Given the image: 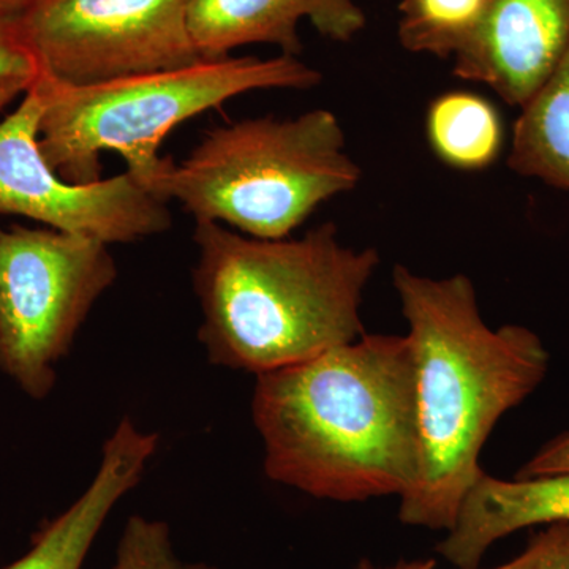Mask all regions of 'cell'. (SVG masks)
<instances>
[{
  "label": "cell",
  "mask_w": 569,
  "mask_h": 569,
  "mask_svg": "<svg viewBox=\"0 0 569 569\" xmlns=\"http://www.w3.org/2000/svg\"><path fill=\"white\" fill-rule=\"evenodd\" d=\"M264 473L316 498L403 497L419 477L417 376L407 336H362L257 377Z\"/></svg>",
  "instance_id": "obj_1"
},
{
  "label": "cell",
  "mask_w": 569,
  "mask_h": 569,
  "mask_svg": "<svg viewBox=\"0 0 569 569\" xmlns=\"http://www.w3.org/2000/svg\"><path fill=\"white\" fill-rule=\"evenodd\" d=\"M392 283L410 329L421 445L418 481L400 497L399 519L448 531L482 473L479 456L493 427L542 383L549 351L526 326L490 328L470 277L433 279L399 264Z\"/></svg>",
  "instance_id": "obj_2"
},
{
  "label": "cell",
  "mask_w": 569,
  "mask_h": 569,
  "mask_svg": "<svg viewBox=\"0 0 569 569\" xmlns=\"http://www.w3.org/2000/svg\"><path fill=\"white\" fill-rule=\"evenodd\" d=\"M200 342L212 365L263 376L366 335L362 293L376 249L340 242L335 223L301 238L258 239L194 222Z\"/></svg>",
  "instance_id": "obj_3"
},
{
  "label": "cell",
  "mask_w": 569,
  "mask_h": 569,
  "mask_svg": "<svg viewBox=\"0 0 569 569\" xmlns=\"http://www.w3.org/2000/svg\"><path fill=\"white\" fill-rule=\"evenodd\" d=\"M361 178L342 123L318 108L293 119L264 116L213 127L187 159L164 157L142 183L167 203L178 201L194 222L283 239Z\"/></svg>",
  "instance_id": "obj_4"
},
{
  "label": "cell",
  "mask_w": 569,
  "mask_h": 569,
  "mask_svg": "<svg viewBox=\"0 0 569 569\" xmlns=\"http://www.w3.org/2000/svg\"><path fill=\"white\" fill-rule=\"evenodd\" d=\"M321 80L320 71L287 54L203 59L181 69L89 86L63 84L39 71L44 96L39 144L66 181H99L100 157L116 152L126 160L127 171L144 182L162 167L159 149L164 138L194 116L242 93L309 91Z\"/></svg>",
  "instance_id": "obj_5"
},
{
  "label": "cell",
  "mask_w": 569,
  "mask_h": 569,
  "mask_svg": "<svg viewBox=\"0 0 569 569\" xmlns=\"http://www.w3.org/2000/svg\"><path fill=\"white\" fill-rule=\"evenodd\" d=\"M118 279L110 246L52 228L0 227V370L31 399Z\"/></svg>",
  "instance_id": "obj_6"
},
{
  "label": "cell",
  "mask_w": 569,
  "mask_h": 569,
  "mask_svg": "<svg viewBox=\"0 0 569 569\" xmlns=\"http://www.w3.org/2000/svg\"><path fill=\"white\" fill-rule=\"evenodd\" d=\"M190 0H37L14 31L41 73L99 84L203 61L189 31Z\"/></svg>",
  "instance_id": "obj_7"
},
{
  "label": "cell",
  "mask_w": 569,
  "mask_h": 569,
  "mask_svg": "<svg viewBox=\"0 0 569 569\" xmlns=\"http://www.w3.org/2000/svg\"><path fill=\"white\" fill-rule=\"evenodd\" d=\"M44 110L39 74L17 110L0 122V216H21L104 244H127L170 230L171 211L130 171L96 182L73 183L56 173L41 153Z\"/></svg>",
  "instance_id": "obj_8"
},
{
  "label": "cell",
  "mask_w": 569,
  "mask_h": 569,
  "mask_svg": "<svg viewBox=\"0 0 569 569\" xmlns=\"http://www.w3.org/2000/svg\"><path fill=\"white\" fill-rule=\"evenodd\" d=\"M569 48V0H482L451 52L452 73L522 108Z\"/></svg>",
  "instance_id": "obj_9"
},
{
  "label": "cell",
  "mask_w": 569,
  "mask_h": 569,
  "mask_svg": "<svg viewBox=\"0 0 569 569\" xmlns=\"http://www.w3.org/2000/svg\"><path fill=\"white\" fill-rule=\"evenodd\" d=\"M302 20L340 43L353 40L367 22L356 0H190L189 6L190 37L206 61L257 43L274 44L280 54L298 58Z\"/></svg>",
  "instance_id": "obj_10"
},
{
  "label": "cell",
  "mask_w": 569,
  "mask_h": 569,
  "mask_svg": "<svg viewBox=\"0 0 569 569\" xmlns=\"http://www.w3.org/2000/svg\"><path fill=\"white\" fill-rule=\"evenodd\" d=\"M159 448V433L146 432L122 418L104 441L91 486L62 515L36 533L31 549L2 569H81L108 516L140 485Z\"/></svg>",
  "instance_id": "obj_11"
},
{
  "label": "cell",
  "mask_w": 569,
  "mask_h": 569,
  "mask_svg": "<svg viewBox=\"0 0 569 569\" xmlns=\"http://www.w3.org/2000/svg\"><path fill=\"white\" fill-rule=\"evenodd\" d=\"M552 523H569V473L505 481L482 471L437 552L455 567L478 569L500 539Z\"/></svg>",
  "instance_id": "obj_12"
},
{
  "label": "cell",
  "mask_w": 569,
  "mask_h": 569,
  "mask_svg": "<svg viewBox=\"0 0 569 569\" xmlns=\"http://www.w3.org/2000/svg\"><path fill=\"white\" fill-rule=\"evenodd\" d=\"M508 167L569 192V48L548 81L520 108Z\"/></svg>",
  "instance_id": "obj_13"
},
{
  "label": "cell",
  "mask_w": 569,
  "mask_h": 569,
  "mask_svg": "<svg viewBox=\"0 0 569 569\" xmlns=\"http://www.w3.org/2000/svg\"><path fill=\"white\" fill-rule=\"evenodd\" d=\"M427 137L441 162L458 170H482L496 162L503 129L496 108L471 92H449L430 103Z\"/></svg>",
  "instance_id": "obj_14"
},
{
  "label": "cell",
  "mask_w": 569,
  "mask_h": 569,
  "mask_svg": "<svg viewBox=\"0 0 569 569\" xmlns=\"http://www.w3.org/2000/svg\"><path fill=\"white\" fill-rule=\"evenodd\" d=\"M482 0H402L399 40L407 51L449 59Z\"/></svg>",
  "instance_id": "obj_15"
},
{
  "label": "cell",
  "mask_w": 569,
  "mask_h": 569,
  "mask_svg": "<svg viewBox=\"0 0 569 569\" xmlns=\"http://www.w3.org/2000/svg\"><path fill=\"white\" fill-rule=\"evenodd\" d=\"M112 569H220L204 561H186L176 553L163 520L132 516L123 527Z\"/></svg>",
  "instance_id": "obj_16"
},
{
  "label": "cell",
  "mask_w": 569,
  "mask_h": 569,
  "mask_svg": "<svg viewBox=\"0 0 569 569\" xmlns=\"http://www.w3.org/2000/svg\"><path fill=\"white\" fill-rule=\"evenodd\" d=\"M500 569H569V523H552Z\"/></svg>",
  "instance_id": "obj_17"
},
{
  "label": "cell",
  "mask_w": 569,
  "mask_h": 569,
  "mask_svg": "<svg viewBox=\"0 0 569 569\" xmlns=\"http://www.w3.org/2000/svg\"><path fill=\"white\" fill-rule=\"evenodd\" d=\"M39 67L22 47L11 18L0 17V80L2 78H36Z\"/></svg>",
  "instance_id": "obj_18"
},
{
  "label": "cell",
  "mask_w": 569,
  "mask_h": 569,
  "mask_svg": "<svg viewBox=\"0 0 569 569\" xmlns=\"http://www.w3.org/2000/svg\"><path fill=\"white\" fill-rule=\"evenodd\" d=\"M569 473V432L545 445L520 470L516 478L548 477Z\"/></svg>",
  "instance_id": "obj_19"
},
{
  "label": "cell",
  "mask_w": 569,
  "mask_h": 569,
  "mask_svg": "<svg viewBox=\"0 0 569 569\" xmlns=\"http://www.w3.org/2000/svg\"><path fill=\"white\" fill-rule=\"evenodd\" d=\"M36 78H2L0 80V110L13 102L20 93L28 91Z\"/></svg>",
  "instance_id": "obj_20"
},
{
  "label": "cell",
  "mask_w": 569,
  "mask_h": 569,
  "mask_svg": "<svg viewBox=\"0 0 569 569\" xmlns=\"http://www.w3.org/2000/svg\"><path fill=\"white\" fill-rule=\"evenodd\" d=\"M37 0H0V17L13 18L20 17L22 11L29 9Z\"/></svg>",
  "instance_id": "obj_21"
},
{
  "label": "cell",
  "mask_w": 569,
  "mask_h": 569,
  "mask_svg": "<svg viewBox=\"0 0 569 569\" xmlns=\"http://www.w3.org/2000/svg\"><path fill=\"white\" fill-rule=\"evenodd\" d=\"M356 569H436V561L433 560H426V561H413V563H402L399 565V567H392V568H377L373 567L370 561H361L359 563V567ZM493 569H500V568H493Z\"/></svg>",
  "instance_id": "obj_22"
}]
</instances>
